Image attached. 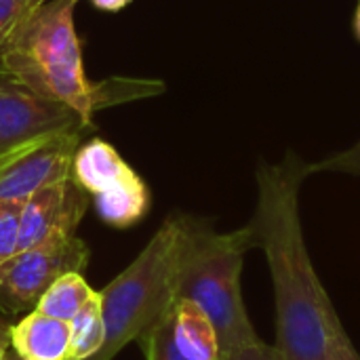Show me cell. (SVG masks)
<instances>
[{"mask_svg":"<svg viewBox=\"0 0 360 360\" xmlns=\"http://www.w3.org/2000/svg\"><path fill=\"white\" fill-rule=\"evenodd\" d=\"M72 2H74V4H76V2H78V0H72Z\"/></svg>","mask_w":360,"mask_h":360,"instance_id":"obj_25","label":"cell"},{"mask_svg":"<svg viewBox=\"0 0 360 360\" xmlns=\"http://www.w3.org/2000/svg\"><path fill=\"white\" fill-rule=\"evenodd\" d=\"M0 65L11 80L74 110L86 127L93 114L110 103L150 97L165 89L158 80L91 82L84 74L72 0H49L23 15L0 55Z\"/></svg>","mask_w":360,"mask_h":360,"instance_id":"obj_2","label":"cell"},{"mask_svg":"<svg viewBox=\"0 0 360 360\" xmlns=\"http://www.w3.org/2000/svg\"><path fill=\"white\" fill-rule=\"evenodd\" d=\"M11 348L23 360H68L70 323L32 310L11 327Z\"/></svg>","mask_w":360,"mask_h":360,"instance_id":"obj_10","label":"cell"},{"mask_svg":"<svg viewBox=\"0 0 360 360\" xmlns=\"http://www.w3.org/2000/svg\"><path fill=\"white\" fill-rule=\"evenodd\" d=\"M224 360H285V359H283V354L278 352V348H276V346H270V344H266V342L259 338V340H255V342H251V344H247V346H243V348H238V350L230 352L228 356H224Z\"/></svg>","mask_w":360,"mask_h":360,"instance_id":"obj_18","label":"cell"},{"mask_svg":"<svg viewBox=\"0 0 360 360\" xmlns=\"http://www.w3.org/2000/svg\"><path fill=\"white\" fill-rule=\"evenodd\" d=\"M312 173H344L360 177V139L350 148L335 152L319 162H310Z\"/></svg>","mask_w":360,"mask_h":360,"instance_id":"obj_16","label":"cell"},{"mask_svg":"<svg viewBox=\"0 0 360 360\" xmlns=\"http://www.w3.org/2000/svg\"><path fill=\"white\" fill-rule=\"evenodd\" d=\"M105 342L101 295L93 291L86 304L70 321V348L68 360H86L99 352Z\"/></svg>","mask_w":360,"mask_h":360,"instance_id":"obj_12","label":"cell"},{"mask_svg":"<svg viewBox=\"0 0 360 360\" xmlns=\"http://www.w3.org/2000/svg\"><path fill=\"white\" fill-rule=\"evenodd\" d=\"M352 32H354V38L360 42V2L354 11V19H352Z\"/></svg>","mask_w":360,"mask_h":360,"instance_id":"obj_22","label":"cell"},{"mask_svg":"<svg viewBox=\"0 0 360 360\" xmlns=\"http://www.w3.org/2000/svg\"><path fill=\"white\" fill-rule=\"evenodd\" d=\"M23 202L0 200V264L17 255Z\"/></svg>","mask_w":360,"mask_h":360,"instance_id":"obj_15","label":"cell"},{"mask_svg":"<svg viewBox=\"0 0 360 360\" xmlns=\"http://www.w3.org/2000/svg\"><path fill=\"white\" fill-rule=\"evenodd\" d=\"M173 342L186 360H221L215 327L192 300L177 297L173 304Z\"/></svg>","mask_w":360,"mask_h":360,"instance_id":"obj_11","label":"cell"},{"mask_svg":"<svg viewBox=\"0 0 360 360\" xmlns=\"http://www.w3.org/2000/svg\"><path fill=\"white\" fill-rule=\"evenodd\" d=\"M91 295H93V289L86 285L82 272H68V274L59 276L44 291L36 310L46 316H53L57 321L70 323Z\"/></svg>","mask_w":360,"mask_h":360,"instance_id":"obj_13","label":"cell"},{"mask_svg":"<svg viewBox=\"0 0 360 360\" xmlns=\"http://www.w3.org/2000/svg\"><path fill=\"white\" fill-rule=\"evenodd\" d=\"M325 360H360L359 352L352 346L344 325L335 331V335H333V340H331V344L327 348V359Z\"/></svg>","mask_w":360,"mask_h":360,"instance_id":"obj_19","label":"cell"},{"mask_svg":"<svg viewBox=\"0 0 360 360\" xmlns=\"http://www.w3.org/2000/svg\"><path fill=\"white\" fill-rule=\"evenodd\" d=\"M23 15H25V0H0V55L4 53Z\"/></svg>","mask_w":360,"mask_h":360,"instance_id":"obj_17","label":"cell"},{"mask_svg":"<svg viewBox=\"0 0 360 360\" xmlns=\"http://www.w3.org/2000/svg\"><path fill=\"white\" fill-rule=\"evenodd\" d=\"M44 2H49V0H25V15L32 13V11H36V8L42 6Z\"/></svg>","mask_w":360,"mask_h":360,"instance_id":"obj_23","label":"cell"},{"mask_svg":"<svg viewBox=\"0 0 360 360\" xmlns=\"http://www.w3.org/2000/svg\"><path fill=\"white\" fill-rule=\"evenodd\" d=\"M4 360H23V359H19V356L15 354V350L11 348V350L6 352V356H4Z\"/></svg>","mask_w":360,"mask_h":360,"instance_id":"obj_24","label":"cell"},{"mask_svg":"<svg viewBox=\"0 0 360 360\" xmlns=\"http://www.w3.org/2000/svg\"><path fill=\"white\" fill-rule=\"evenodd\" d=\"M198 224V217L184 213L167 217L135 262L99 293L105 342L86 360H112L173 308L177 276Z\"/></svg>","mask_w":360,"mask_h":360,"instance_id":"obj_3","label":"cell"},{"mask_svg":"<svg viewBox=\"0 0 360 360\" xmlns=\"http://www.w3.org/2000/svg\"><path fill=\"white\" fill-rule=\"evenodd\" d=\"M84 127V120L68 105L46 99L11 78L0 80V154L46 133H82Z\"/></svg>","mask_w":360,"mask_h":360,"instance_id":"obj_8","label":"cell"},{"mask_svg":"<svg viewBox=\"0 0 360 360\" xmlns=\"http://www.w3.org/2000/svg\"><path fill=\"white\" fill-rule=\"evenodd\" d=\"M80 131L46 133L0 154V200L25 202L34 192L72 177Z\"/></svg>","mask_w":360,"mask_h":360,"instance_id":"obj_7","label":"cell"},{"mask_svg":"<svg viewBox=\"0 0 360 360\" xmlns=\"http://www.w3.org/2000/svg\"><path fill=\"white\" fill-rule=\"evenodd\" d=\"M139 346L148 360H186L173 342V308L143 335H139Z\"/></svg>","mask_w":360,"mask_h":360,"instance_id":"obj_14","label":"cell"},{"mask_svg":"<svg viewBox=\"0 0 360 360\" xmlns=\"http://www.w3.org/2000/svg\"><path fill=\"white\" fill-rule=\"evenodd\" d=\"M255 247L247 224L234 232H215L200 219L190 253L177 276V297L192 300L213 323L221 360L230 352L259 340L243 300L240 274L245 255Z\"/></svg>","mask_w":360,"mask_h":360,"instance_id":"obj_4","label":"cell"},{"mask_svg":"<svg viewBox=\"0 0 360 360\" xmlns=\"http://www.w3.org/2000/svg\"><path fill=\"white\" fill-rule=\"evenodd\" d=\"M84 211V190L72 177L34 192L21 207L19 251L46 240L55 232H76Z\"/></svg>","mask_w":360,"mask_h":360,"instance_id":"obj_9","label":"cell"},{"mask_svg":"<svg viewBox=\"0 0 360 360\" xmlns=\"http://www.w3.org/2000/svg\"><path fill=\"white\" fill-rule=\"evenodd\" d=\"M310 162L287 152L281 162H259L257 207L251 219L255 247L266 253L276 308V348L285 360H325L342 321L306 247L300 192Z\"/></svg>","mask_w":360,"mask_h":360,"instance_id":"obj_1","label":"cell"},{"mask_svg":"<svg viewBox=\"0 0 360 360\" xmlns=\"http://www.w3.org/2000/svg\"><path fill=\"white\" fill-rule=\"evenodd\" d=\"M97 8L101 11H120L124 8L131 0H91Z\"/></svg>","mask_w":360,"mask_h":360,"instance_id":"obj_20","label":"cell"},{"mask_svg":"<svg viewBox=\"0 0 360 360\" xmlns=\"http://www.w3.org/2000/svg\"><path fill=\"white\" fill-rule=\"evenodd\" d=\"M89 247L76 232H55L0 264V308L6 314L36 310L44 291L68 272H82Z\"/></svg>","mask_w":360,"mask_h":360,"instance_id":"obj_6","label":"cell"},{"mask_svg":"<svg viewBox=\"0 0 360 360\" xmlns=\"http://www.w3.org/2000/svg\"><path fill=\"white\" fill-rule=\"evenodd\" d=\"M72 179L93 196L95 211L108 226L129 228L148 213V186L118 150L99 137L78 146Z\"/></svg>","mask_w":360,"mask_h":360,"instance_id":"obj_5","label":"cell"},{"mask_svg":"<svg viewBox=\"0 0 360 360\" xmlns=\"http://www.w3.org/2000/svg\"><path fill=\"white\" fill-rule=\"evenodd\" d=\"M8 348H11V327L0 325V360H4Z\"/></svg>","mask_w":360,"mask_h":360,"instance_id":"obj_21","label":"cell"}]
</instances>
